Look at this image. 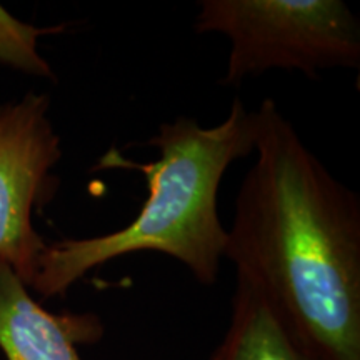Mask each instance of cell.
Masks as SVG:
<instances>
[{
  "mask_svg": "<svg viewBox=\"0 0 360 360\" xmlns=\"http://www.w3.org/2000/svg\"><path fill=\"white\" fill-rule=\"evenodd\" d=\"M64 29L65 25H30L0 6V64L34 77L56 79L52 67L39 53L37 42L44 35L58 34Z\"/></svg>",
  "mask_w": 360,
  "mask_h": 360,
  "instance_id": "obj_7",
  "label": "cell"
},
{
  "mask_svg": "<svg viewBox=\"0 0 360 360\" xmlns=\"http://www.w3.org/2000/svg\"><path fill=\"white\" fill-rule=\"evenodd\" d=\"M195 30L231 42L224 85L270 69L315 77L360 65V24L342 0H204Z\"/></svg>",
  "mask_w": 360,
  "mask_h": 360,
  "instance_id": "obj_3",
  "label": "cell"
},
{
  "mask_svg": "<svg viewBox=\"0 0 360 360\" xmlns=\"http://www.w3.org/2000/svg\"><path fill=\"white\" fill-rule=\"evenodd\" d=\"M209 360H327L252 278L237 274L224 339Z\"/></svg>",
  "mask_w": 360,
  "mask_h": 360,
  "instance_id": "obj_6",
  "label": "cell"
},
{
  "mask_svg": "<svg viewBox=\"0 0 360 360\" xmlns=\"http://www.w3.org/2000/svg\"><path fill=\"white\" fill-rule=\"evenodd\" d=\"M60 159L47 94L0 102V260L27 287L49 244L34 227V215L57 193L53 169Z\"/></svg>",
  "mask_w": 360,
  "mask_h": 360,
  "instance_id": "obj_4",
  "label": "cell"
},
{
  "mask_svg": "<svg viewBox=\"0 0 360 360\" xmlns=\"http://www.w3.org/2000/svg\"><path fill=\"white\" fill-rule=\"evenodd\" d=\"M255 114L236 98L222 122L202 127L179 115L162 124L148 146L159 159L135 162L110 148L97 169H127L146 175L148 195L141 212L120 231L47 244L29 289L64 297L90 270L135 252H160L182 262L204 285L217 281L227 245L217 195L229 165L254 152Z\"/></svg>",
  "mask_w": 360,
  "mask_h": 360,
  "instance_id": "obj_2",
  "label": "cell"
},
{
  "mask_svg": "<svg viewBox=\"0 0 360 360\" xmlns=\"http://www.w3.org/2000/svg\"><path fill=\"white\" fill-rule=\"evenodd\" d=\"M224 257L327 360H360V202L265 98Z\"/></svg>",
  "mask_w": 360,
  "mask_h": 360,
  "instance_id": "obj_1",
  "label": "cell"
},
{
  "mask_svg": "<svg viewBox=\"0 0 360 360\" xmlns=\"http://www.w3.org/2000/svg\"><path fill=\"white\" fill-rule=\"evenodd\" d=\"M94 314H52L0 260V350L6 360H82L77 345L102 337Z\"/></svg>",
  "mask_w": 360,
  "mask_h": 360,
  "instance_id": "obj_5",
  "label": "cell"
}]
</instances>
